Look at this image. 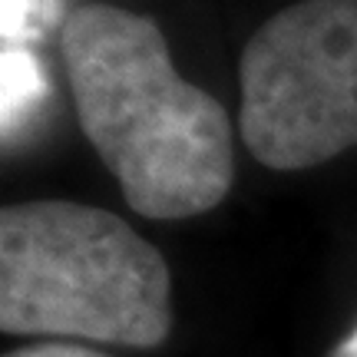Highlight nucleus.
<instances>
[{
	"mask_svg": "<svg viewBox=\"0 0 357 357\" xmlns=\"http://www.w3.org/2000/svg\"><path fill=\"white\" fill-rule=\"evenodd\" d=\"M63 66L79 126L146 218H192L231 189L225 106L178 77L153 17L83 3L63 20Z\"/></svg>",
	"mask_w": 357,
	"mask_h": 357,
	"instance_id": "f257e3e1",
	"label": "nucleus"
},
{
	"mask_svg": "<svg viewBox=\"0 0 357 357\" xmlns=\"http://www.w3.org/2000/svg\"><path fill=\"white\" fill-rule=\"evenodd\" d=\"M0 331L155 347L172 331V278L153 242L106 208L20 202L0 212Z\"/></svg>",
	"mask_w": 357,
	"mask_h": 357,
	"instance_id": "f03ea898",
	"label": "nucleus"
},
{
	"mask_svg": "<svg viewBox=\"0 0 357 357\" xmlns=\"http://www.w3.org/2000/svg\"><path fill=\"white\" fill-rule=\"evenodd\" d=\"M238 129L261 166L294 172L357 146V0H298L242 53Z\"/></svg>",
	"mask_w": 357,
	"mask_h": 357,
	"instance_id": "7ed1b4c3",
	"label": "nucleus"
},
{
	"mask_svg": "<svg viewBox=\"0 0 357 357\" xmlns=\"http://www.w3.org/2000/svg\"><path fill=\"white\" fill-rule=\"evenodd\" d=\"M43 93V73L37 60L24 47H7L3 50V129L10 132L13 123L40 100Z\"/></svg>",
	"mask_w": 357,
	"mask_h": 357,
	"instance_id": "20e7f679",
	"label": "nucleus"
},
{
	"mask_svg": "<svg viewBox=\"0 0 357 357\" xmlns=\"http://www.w3.org/2000/svg\"><path fill=\"white\" fill-rule=\"evenodd\" d=\"M40 3L43 0H3V33H7V40L30 30L26 24H30V17L40 13Z\"/></svg>",
	"mask_w": 357,
	"mask_h": 357,
	"instance_id": "39448f33",
	"label": "nucleus"
},
{
	"mask_svg": "<svg viewBox=\"0 0 357 357\" xmlns=\"http://www.w3.org/2000/svg\"><path fill=\"white\" fill-rule=\"evenodd\" d=\"M7 357H106L93 347H83V344H63V341H50V344H30V347H20Z\"/></svg>",
	"mask_w": 357,
	"mask_h": 357,
	"instance_id": "423d86ee",
	"label": "nucleus"
},
{
	"mask_svg": "<svg viewBox=\"0 0 357 357\" xmlns=\"http://www.w3.org/2000/svg\"><path fill=\"white\" fill-rule=\"evenodd\" d=\"M337 357H357V331L344 341V347H341V354H337Z\"/></svg>",
	"mask_w": 357,
	"mask_h": 357,
	"instance_id": "0eeeda50",
	"label": "nucleus"
}]
</instances>
